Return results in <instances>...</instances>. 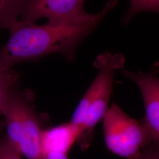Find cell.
<instances>
[{
	"instance_id": "obj_7",
	"label": "cell",
	"mask_w": 159,
	"mask_h": 159,
	"mask_svg": "<svg viewBox=\"0 0 159 159\" xmlns=\"http://www.w3.org/2000/svg\"><path fill=\"white\" fill-rule=\"evenodd\" d=\"M79 134V128L70 121L44 129L41 136V148L44 159L46 155L52 153L67 154L77 142Z\"/></svg>"
},
{
	"instance_id": "obj_5",
	"label": "cell",
	"mask_w": 159,
	"mask_h": 159,
	"mask_svg": "<svg viewBox=\"0 0 159 159\" xmlns=\"http://www.w3.org/2000/svg\"><path fill=\"white\" fill-rule=\"evenodd\" d=\"M86 0H27L20 20L35 23L41 18L56 23L82 17L85 11Z\"/></svg>"
},
{
	"instance_id": "obj_2",
	"label": "cell",
	"mask_w": 159,
	"mask_h": 159,
	"mask_svg": "<svg viewBox=\"0 0 159 159\" xmlns=\"http://www.w3.org/2000/svg\"><path fill=\"white\" fill-rule=\"evenodd\" d=\"M125 63L123 54H112L108 51L98 55L94 61L98 74L81 98L70 120L79 128L77 142L83 149L89 147L96 126L108 110L115 73L124 68Z\"/></svg>"
},
{
	"instance_id": "obj_1",
	"label": "cell",
	"mask_w": 159,
	"mask_h": 159,
	"mask_svg": "<svg viewBox=\"0 0 159 159\" xmlns=\"http://www.w3.org/2000/svg\"><path fill=\"white\" fill-rule=\"evenodd\" d=\"M117 3L118 0H108L97 14L87 12L73 20L40 25L19 20L9 29L10 38L0 50V68L11 69L18 63L37 60L55 53L73 61L80 44Z\"/></svg>"
},
{
	"instance_id": "obj_11",
	"label": "cell",
	"mask_w": 159,
	"mask_h": 159,
	"mask_svg": "<svg viewBox=\"0 0 159 159\" xmlns=\"http://www.w3.org/2000/svg\"><path fill=\"white\" fill-rule=\"evenodd\" d=\"M159 142L152 141L133 159H159Z\"/></svg>"
},
{
	"instance_id": "obj_6",
	"label": "cell",
	"mask_w": 159,
	"mask_h": 159,
	"mask_svg": "<svg viewBox=\"0 0 159 159\" xmlns=\"http://www.w3.org/2000/svg\"><path fill=\"white\" fill-rule=\"evenodd\" d=\"M125 76L135 83L141 91L145 108L144 121L154 142H159V79L155 73L133 72L122 69Z\"/></svg>"
},
{
	"instance_id": "obj_4",
	"label": "cell",
	"mask_w": 159,
	"mask_h": 159,
	"mask_svg": "<svg viewBox=\"0 0 159 159\" xmlns=\"http://www.w3.org/2000/svg\"><path fill=\"white\" fill-rule=\"evenodd\" d=\"M102 123L107 147L120 157L134 159L152 142L144 120L131 117L114 102L108 107Z\"/></svg>"
},
{
	"instance_id": "obj_3",
	"label": "cell",
	"mask_w": 159,
	"mask_h": 159,
	"mask_svg": "<svg viewBox=\"0 0 159 159\" xmlns=\"http://www.w3.org/2000/svg\"><path fill=\"white\" fill-rule=\"evenodd\" d=\"M7 138L27 159H44L41 148L43 122L28 94L15 87L3 110Z\"/></svg>"
},
{
	"instance_id": "obj_10",
	"label": "cell",
	"mask_w": 159,
	"mask_h": 159,
	"mask_svg": "<svg viewBox=\"0 0 159 159\" xmlns=\"http://www.w3.org/2000/svg\"><path fill=\"white\" fill-rule=\"evenodd\" d=\"M0 159H21V154L7 137L0 139Z\"/></svg>"
},
{
	"instance_id": "obj_12",
	"label": "cell",
	"mask_w": 159,
	"mask_h": 159,
	"mask_svg": "<svg viewBox=\"0 0 159 159\" xmlns=\"http://www.w3.org/2000/svg\"><path fill=\"white\" fill-rule=\"evenodd\" d=\"M44 159H70L67 154L61 153L48 154L44 156Z\"/></svg>"
},
{
	"instance_id": "obj_8",
	"label": "cell",
	"mask_w": 159,
	"mask_h": 159,
	"mask_svg": "<svg viewBox=\"0 0 159 159\" xmlns=\"http://www.w3.org/2000/svg\"><path fill=\"white\" fill-rule=\"evenodd\" d=\"M19 78V73L12 68H0V116L2 115L7 98L10 91L16 87Z\"/></svg>"
},
{
	"instance_id": "obj_9",
	"label": "cell",
	"mask_w": 159,
	"mask_h": 159,
	"mask_svg": "<svg viewBox=\"0 0 159 159\" xmlns=\"http://www.w3.org/2000/svg\"><path fill=\"white\" fill-rule=\"evenodd\" d=\"M130 7L125 12L123 21L125 24L130 21L136 14L142 12L159 11V0H129Z\"/></svg>"
},
{
	"instance_id": "obj_13",
	"label": "cell",
	"mask_w": 159,
	"mask_h": 159,
	"mask_svg": "<svg viewBox=\"0 0 159 159\" xmlns=\"http://www.w3.org/2000/svg\"><path fill=\"white\" fill-rule=\"evenodd\" d=\"M5 127V121H0V133L2 132L3 129Z\"/></svg>"
}]
</instances>
